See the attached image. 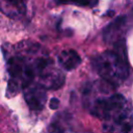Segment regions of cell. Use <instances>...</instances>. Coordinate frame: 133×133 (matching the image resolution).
<instances>
[{
    "label": "cell",
    "instance_id": "cell-1",
    "mask_svg": "<svg viewBox=\"0 0 133 133\" xmlns=\"http://www.w3.org/2000/svg\"><path fill=\"white\" fill-rule=\"evenodd\" d=\"M115 86L101 79L83 91L86 109L102 121L103 133H133V108Z\"/></svg>",
    "mask_w": 133,
    "mask_h": 133
},
{
    "label": "cell",
    "instance_id": "cell-2",
    "mask_svg": "<svg viewBox=\"0 0 133 133\" xmlns=\"http://www.w3.org/2000/svg\"><path fill=\"white\" fill-rule=\"evenodd\" d=\"M8 72L7 97L16 96L32 82H37L44 73L54 66L48 53L39 45L22 42L5 49Z\"/></svg>",
    "mask_w": 133,
    "mask_h": 133
},
{
    "label": "cell",
    "instance_id": "cell-3",
    "mask_svg": "<svg viewBox=\"0 0 133 133\" xmlns=\"http://www.w3.org/2000/svg\"><path fill=\"white\" fill-rule=\"evenodd\" d=\"M95 71L112 85L122 84L129 75V65L122 50H107L91 60Z\"/></svg>",
    "mask_w": 133,
    "mask_h": 133
},
{
    "label": "cell",
    "instance_id": "cell-4",
    "mask_svg": "<svg viewBox=\"0 0 133 133\" xmlns=\"http://www.w3.org/2000/svg\"><path fill=\"white\" fill-rule=\"evenodd\" d=\"M24 98L32 110H42L47 101L46 88L36 82H32L24 89Z\"/></svg>",
    "mask_w": 133,
    "mask_h": 133
},
{
    "label": "cell",
    "instance_id": "cell-5",
    "mask_svg": "<svg viewBox=\"0 0 133 133\" xmlns=\"http://www.w3.org/2000/svg\"><path fill=\"white\" fill-rule=\"evenodd\" d=\"M27 0H0V10L11 19H19L26 12Z\"/></svg>",
    "mask_w": 133,
    "mask_h": 133
},
{
    "label": "cell",
    "instance_id": "cell-6",
    "mask_svg": "<svg viewBox=\"0 0 133 133\" xmlns=\"http://www.w3.org/2000/svg\"><path fill=\"white\" fill-rule=\"evenodd\" d=\"M58 63L64 70L71 71L76 69L81 63V57L75 50H62L58 54Z\"/></svg>",
    "mask_w": 133,
    "mask_h": 133
},
{
    "label": "cell",
    "instance_id": "cell-7",
    "mask_svg": "<svg viewBox=\"0 0 133 133\" xmlns=\"http://www.w3.org/2000/svg\"><path fill=\"white\" fill-rule=\"evenodd\" d=\"M58 4H74L84 7H94L98 4L99 0H56Z\"/></svg>",
    "mask_w": 133,
    "mask_h": 133
},
{
    "label": "cell",
    "instance_id": "cell-8",
    "mask_svg": "<svg viewBox=\"0 0 133 133\" xmlns=\"http://www.w3.org/2000/svg\"><path fill=\"white\" fill-rule=\"evenodd\" d=\"M58 105H59V101L56 99V98H53L50 100V107L52 109H56L58 108Z\"/></svg>",
    "mask_w": 133,
    "mask_h": 133
}]
</instances>
